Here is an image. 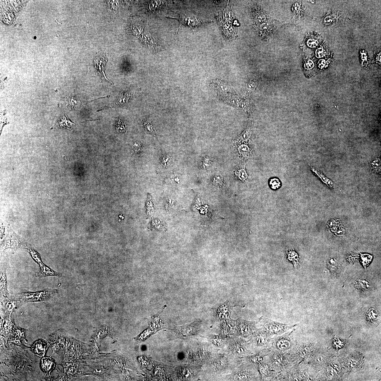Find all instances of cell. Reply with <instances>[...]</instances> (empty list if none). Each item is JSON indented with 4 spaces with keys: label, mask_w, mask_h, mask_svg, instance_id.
I'll use <instances>...</instances> for the list:
<instances>
[{
    "label": "cell",
    "mask_w": 381,
    "mask_h": 381,
    "mask_svg": "<svg viewBox=\"0 0 381 381\" xmlns=\"http://www.w3.org/2000/svg\"><path fill=\"white\" fill-rule=\"evenodd\" d=\"M74 124L64 114L62 115L60 117L57 122V125L59 127L67 129H71L73 125Z\"/></svg>",
    "instance_id": "14"
},
{
    "label": "cell",
    "mask_w": 381,
    "mask_h": 381,
    "mask_svg": "<svg viewBox=\"0 0 381 381\" xmlns=\"http://www.w3.org/2000/svg\"><path fill=\"white\" fill-rule=\"evenodd\" d=\"M310 169L312 171L317 175L320 179L324 183L330 187V188L338 190V188L334 182L329 179L326 177L322 172L318 171L315 168L310 166Z\"/></svg>",
    "instance_id": "12"
},
{
    "label": "cell",
    "mask_w": 381,
    "mask_h": 381,
    "mask_svg": "<svg viewBox=\"0 0 381 381\" xmlns=\"http://www.w3.org/2000/svg\"><path fill=\"white\" fill-rule=\"evenodd\" d=\"M319 42L318 40L314 38H310L307 42V45L310 48H315L318 45Z\"/></svg>",
    "instance_id": "23"
},
{
    "label": "cell",
    "mask_w": 381,
    "mask_h": 381,
    "mask_svg": "<svg viewBox=\"0 0 381 381\" xmlns=\"http://www.w3.org/2000/svg\"><path fill=\"white\" fill-rule=\"evenodd\" d=\"M143 125H144L145 129L147 132L151 133V134L154 135L158 134V133L156 131L155 127L153 126V124L151 121L149 120H146L143 122Z\"/></svg>",
    "instance_id": "15"
},
{
    "label": "cell",
    "mask_w": 381,
    "mask_h": 381,
    "mask_svg": "<svg viewBox=\"0 0 381 381\" xmlns=\"http://www.w3.org/2000/svg\"><path fill=\"white\" fill-rule=\"evenodd\" d=\"M117 129H118V131L122 132L125 131V128L124 126V124L123 122L121 120H119V122H117Z\"/></svg>",
    "instance_id": "27"
},
{
    "label": "cell",
    "mask_w": 381,
    "mask_h": 381,
    "mask_svg": "<svg viewBox=\"0 0 381 381\" xmlns=\"http://www.w3.org/2000/svg\"><path fill=\"white\" fill-rule=\"evenodd\" d=\"M129 99V95L127 93H122L120 94L118 101L119 104H123L128 102Z\"/></svg>",
    "instance_id": "20"
},
{
    "label": "cell",
    "mask_w": 381,
    "mask_h": 381,
    "mask_svg": "<svg viewBox=\"0 0 381 381\" xmlns=\"http://www.w3.org/2000/svg\"><path fill=\"white\" fill-rule=\"evenodd\" d=\"M40 365L43 371L48 374L54 369L55 362L53 359L50 357H43L41 360Z\"/></svg>",
    "instance_id": "13"
},
{
    "label": "cell",
    "mask_w": 381,
    "mask_h": 381,
    "mask_svg": "<svg viewBox=\"0 0 381 381\" xmlns=\"http://www.w3.org/2000/svg\"><path fill=\"white\" fill-rule=\"evenodd\" d=\"M140 146L141 145L140 143H135L134 145L135 148V149H136V150H140Z\"/></svg>",
    "instance_id": "32"
},
{
    "label": "cell",
    "mask_w": 381,
    "mask_h": 381,
    "mask_svg": "<svg viewBox=\"0 0 381 381\" xmlns=\"http://www.w3.org/2000/svg\"><path fill=\"white\" fill-rule=\"evenodd\" d=\"M107 62V59L105 57L102 56L101 55L98 54L94 59V60L93 64L95 68L96 71L98 75L103 80L107 81L113 84L111 82L107 79L106 77L105 71V65Z\"/></svg>",
    "instance_id": "7"
},
{
    "label": "cell",
    "mask_w": 381,
    "mask_h": 381,
    "mask_svg": "<svg viewBox=\"0 0 381 381\" xmlns=\"http://www.w3.org/2000/svg\"><path fill=\"white\" fill-rule=\"evenodd\" d=\"M259 322L262 327L273 337L282 334L290 330L297 327L298 324H288L276 322L269 318L262 317Z\"/></svg>",
    "instance_id": "2"
},
{
    "label": "cell",
    "mask_w": 381,
    "mask_h": 381,
    "mask_svg": "<svg viewBox=\"0 0 381 381\" xmlns=\"http://www.w3.org/2000/svg\"><path fill=\"white\" fill-rule=\"evenodd\" d=\"M257 323L241 320L238 322V328L239 333L245 338L251 336L256 328Z\"/></svg>",
    "instance_id": "6"
},
{
    "label": "cell",
    "mask_w": 381,
    "mask_h": 381,
    "mask_svg": "<svg viewBox=\"0 0 381 381\" xmlns=\"http://www.w3.org/2000/svg\"><path fill=\"white\" fill-rule=\"evenodd\" d=\"M32 255V257L35 260L36 262H37L39 264V265L40 267V272L38 273L37 275L39 277H46L48 276H61L60 274L55 272L54 271L52 270L50 268L46 267V266L43 264L41 261L40 260V258L38 257V255H35L31 254Z\"/></svg>",
    "instance_id": "10"
},
{
    "label": "cell",
    "mask_w": 381,
    "mask_h": 381,
    "mask_svg": "<svg viewBox=\"0 0 381 381\" xmlns=\"http://www.w3.org/2000/svg\"><path fill=\"white\" fill-rule=\"evenodd\" d=\"M250 337V343L260 350L269 348L273 338L262 327L256 329Z\"/></svg>",
    "instance_id": "4"
},
{
    "label": "cell",
    "mask_w": 381,
    "mask_h": 381,
    "mask_svg": "<svg viewBox=\"0 0 381 381\" xmlns=\"http://www.w3.org/2000/svg\"><path fill=\"white\" fill-rule=\"evenodd\" d=\"M66 101L67 106L71 109L77 108L80 104V101L73 98H68Z\"/></svg>",
    "instance_id": "17"
},
{
    "label": "cell",
    "mask_w": 381,
    "mask_h": 381,
    "mask_svg": "<svg viewBox=\"0 0 381 381\" xmlns=\"http://www.w3.org/2000/svg\"><path fill=\"white\" fill-rule=\"evenodd\" d=\"M295 328L282 334L274 337L271 341L270 348L283 353H287L295 346L297 342L294 337Z\"/></svg>",
    "instance_id": "1"
},
{
    "label": "cell",
    "mask_w": 381,
    "mask_h": 381,
    "mask_svg": "<svg viewBox=\"0 0 381 381\" xmlns=\"http://www.w3.org/2000/svg\"><path fill=\"white\" fill-rule=\"evenodd\" d=\"M270 348L261 350L257 353L247 357V361L253 365L258 367L267 357L271 351Z\"/></svg>",
    "instance_id": "8"
},
{
    "label": "cell",
    "mask_w": 381,
    "mask_h": 381,
    "mask_svg": "<svg viewBox=\"0 0 381 381\" xmlns=\"http://www.w3.org/2000/svg\"><path fill=\"white\" fill-rule=\"evenodd\" d=\"M161 163L164 166H167L169 163V158L166 156H163L161 158Z\"/></svg>",
    "instance_id": "30"
},
{
    "label": "cell",
    "mask_w": 381,
    "mask_h": 381,
    "mask_svg": "<svg viewBox=\"0 0 381 381\" xmlns=\"http://www.w3.org/2000/svg\"><path fill=\"white\" fill-rule=\"evenodd\" d=\"M360 254L361 263L365 270L367 266H369L370 263L371 262L373 256L371 255L367 254Z\"/></svg>",
    "instance_id": "16"
},
{
    "label": "cell",
    "mask_w": 381,
    "mask_h": 381,
    "mask_svg": "<svg viewBox=\"0 0 381 381\" xmlns=\"http://www.w3.org/2000/svg\"><path fill=\"white\" fill-rule=\"evenodd\" d=\"M270 186L273 189H278L281 186V182L277 178L271 179L269 182Z\"/></svg>",
    "instance_id": "21"
},
{
    "label": "cell",
    "mask_w": 381,
    "mask_h": 381,
    "mask_svg": "<svg viewBox=\"0 0 381 381\" xmlns=\"http://www.w3.org/2000/svg\"><path fill=\"white\" fill-rule=\"evenodd\" d=\"M325 51L323 47H320L318 48L315 51L316 56L318 58H322L324 56Z\"/></svg>",
    "instance_id": "26"
},
{
    "label": "cell",
    "mask_w": 381,
    "mask_h": 381,
    "mask_svg": "<svg viewBox=\"0 0 381 381\" xmlns=\"http://www.w3.org/2000/svg\"><path fill=\"white\" fill-rule=\"evenodd\" d=\"M272 30V27L271 25L268 23H265L261 25L260 31L261 33L265 34H268Z\"/></svg>",
    "instance_id": "18"
},
{
    "label": "cell",
    "mask_w": 381,
    "mask_h": 381,
    "mask_svg": "<svg viewBox=\"0 0 381 381\" xmlns=\"http://www.w3.org/2000/svg\"><path fill=\"white\" fill-rule=\"evenodd\" d=\"M380 161L379 158H377L371 164V169L374 172H377V169L379 172H380Z\"/></svg>",
    "instance_id": "22"
},
{
    "label": "cell",
    "mask_w": 381,
    "mask_h": 381,
    "mask_svg": "<svg viewBox=\"0 0 381 381\" xmlns=\"http://www.w3.org/2000/svg\"><path fill=\"white\" fill-rule=\"evenodd\" d=\"M49 347V344L44 340H40L36 341L32 347V350L36 356L41 357L45 356Z\"/></svg>",
    "instance_id": "9"
},
{
    "label": "cell",
    "mask_w": 381,
    "mask_h": 381,
    "mask_svg": "<svg viewBox=\"0 0 381 381\" xmlns=\"http://www.w3.org/2000/svg\"><path fill=\"white\" fill-rule=\"evenodd\" d=\"M239 150L242 155L245 156L249 155L250 150L248 147L245 145H242L239 148Z\"/></svg>",
    "instance_id": "25"
},
{
    "label": "cell",
    "mask_w": 381,
    "mask_h": 381,
    "mask_svg": "<svg viewBox=\"0 0 381 381\" xmlns=\"http://www.w3.org/2000/svg\"><path fill=\"white\" fill-rule=\"evenodd\" d=\"M318 66L320 69H323L324 68L326 67L328 64V61H326L325 59H321L318 62Z\"/></svg>",
    "instance_id": "28"
},
{
    "label": "cell",
    "mask_w": 381,
    "mask_h": 381,
    "mask_svg": "<svg viewBox=\"0 0 381 381\" xmlns=\"http://www.w3.org/2000/svg\"><path fill=\"white\" fill-rule=\"evenodd\" d=\"M267 356L258 365V370L262 381H274L280 373L274 369L268 361Z\"/></svg>",
    "instance_id": "5"
},
{
    "label": "cell",
    "mask_w": 381,
    "mask_h": 381,
    "mask_svg": "<svg viewBox=\"0 0 381 381\" xmlns=\"http://www.w3.org/2000/svg\"><path fill=\"white\" fill-rule=\"evenodd\" d=\"M250 132L249 130H246L242 135L241 137L243 140H246L250 137Z\"/></svg>",
    "instance_id": "29"
},
{
    "label": "cell",
    "mask_w": 381,
    "mask_h": 381,
    "mask_svg": "<svg viewBox=\"0 0 381 381\" xmlns=\"http://www.w3.org/2000/svg\"><path fill=\"white\" fill-rule=\"evenodd\" d=\"M190 325L184 327H177L176 331L177 335L184 337L194 334L197 330V326Z\"/></svg>",
    "instance_id": "11"
},
{
    "label": "cell",
    "mask_w": 381,
    "mask_h": 381,
    "mask_svg": "<svg viewBox=\"0 0 381 381\" xmlns=\"http://www.w3.org/2000/svg\"><path fill=\"white\" fill-rule=\"evenodd\" d=\"M314 67V62L312 60L308 59L305 62L304 67L305 69L309 70L312 69Z\"/></svg>",
    "instance_id": "24"
},
{
    "label": "cell",
    "mask_w": 381,
    "mask_h": 381,
    "mask_svg": "<svg viewBox=\"0 0 381 381\" xmlns=\"http://www.w3.org/2000/svg\"><path fill=\"white\" fill-rule=\"evenodd\" d=\"M267 358L274 369L278 373L291 365L287 353L271 349Z\"/></svg>",
    "instance_id": "3"
},
{
    "label": "cell",
    "mask_w": 381,
    "mask_h": 381,
    "mask_svg": "<svg viewBox=\"0 0 381 381\" xmlns=\"http://www.w3.org/2000/svg\"><path fill=\"white\" fill-rule=\"evenodd\" d=\"M333 19L334 18L332 16H328L325 18L324 21L325 24L329 25L333 22Z\"/></svg>",
    "instance_id": "31"
},
{
    "label": "cell",
    "mask_w": 381,
    "mask_h": 381,
    "mask_svg": "<svg viewBox=\"0 0 381 381\" xmlns=\"http://www.w3.org/2000/svg\"><path fill=\"white\" fill-rule=\"evenodd\" d=\"M356 287L357 288L360 290H364L369 287L368 283L366 281L361 280H358L356 282Z\"/></svg>",
    "instance_id": "19"
}]
</instances>
